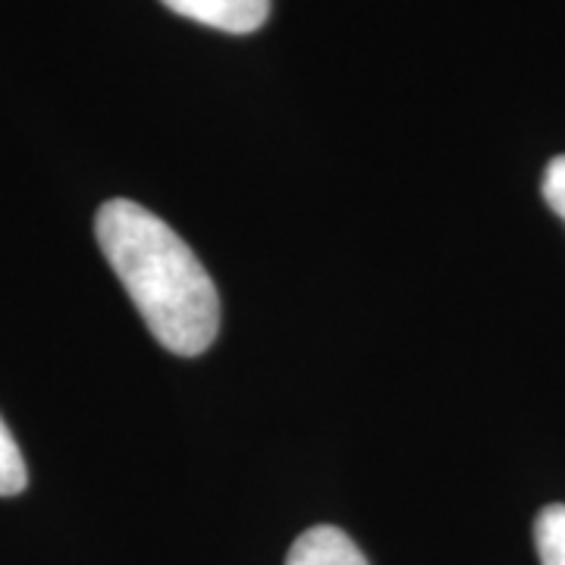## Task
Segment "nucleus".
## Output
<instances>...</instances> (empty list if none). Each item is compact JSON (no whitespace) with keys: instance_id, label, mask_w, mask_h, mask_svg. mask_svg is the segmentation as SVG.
<instances>
[{"instance_id":"nucleus-1","label":"nucleus","mask_w":565,"mask_h":565,"mask_svg":"<svg viewBox=\"0 0 565 565\" xmlns=\"http://www.w3.org/2000/svg\"><path fill=\"white\" fill-rule=\"evenodd\" d=\"M95 236L154 340L177 355H202L217 337L221 299L177 230L141 204L110 199L95 217Z\"/></svg>"},{"instance_id":"nucleus-2","label":"nucleus","mask_w":565,"mask_h":565,"mask_svg":"<svg viewBox=\"0 0 565 565\" xmlns=\"http://www.w3.org/2000/svg\"><path fill=\"white\" fill-rule=\"evenodd\" d=\"M177 17L221 29L230 35H248L270 17V0H161Z\"/></svg>"},{"instance_id":"nucleus-3","label":"nucleus","mask_w":565,"mask_h":565,"mask_svg":"<svg viewBox=\"0 0 565 565\" xmlns=\"http://www.w3.org/2000/svg\"><path fill=\"white\" fill-rule=\"evenodd\" d=\"M286 565H367V559L340 527L318 525L292 544Z\"/></svg>"},{"instance_id":"nucleus-4","label":"nucleus","mask_w":565,"mask_h":565,"mask_svg":"<svg viewBox=\"0 0 565 565\" xmlns=\"http://www.w3.org/2000/svg\"><path fill=\"white\" fill-rule=\"evenodd\" d=\"M534 544L541 565H565V505H546L534 522Z\"/></svg>"},{"instance_id":"nucleus-5","label":"nucleus","mask_w":565,"mask_h":565,"mask_svg":"<svg viewBox=\"0 0 565 565\" xmlns=\"http://www.w3.org/2000/svg\"><path fill=\"white\" fill-rule=\"evenodd\" d=\"M29 484V471L10 427L0 418V497H17Z\"/></svg>"},{"instance_id":"nucleus-6","label":"nucleus","mask_w":565,"mask_h":565,"mask_svg":"<svg viewBox=\"0 0 565 565\" xmlns=\"http://www.w3.org/2000/svg\"><path fill=\"white\" fill-rule=\"evenodd\" d=\"M544 199L546 204L565 221V154L550 161L544 173Z\"/></svg>"}]
</instances>
